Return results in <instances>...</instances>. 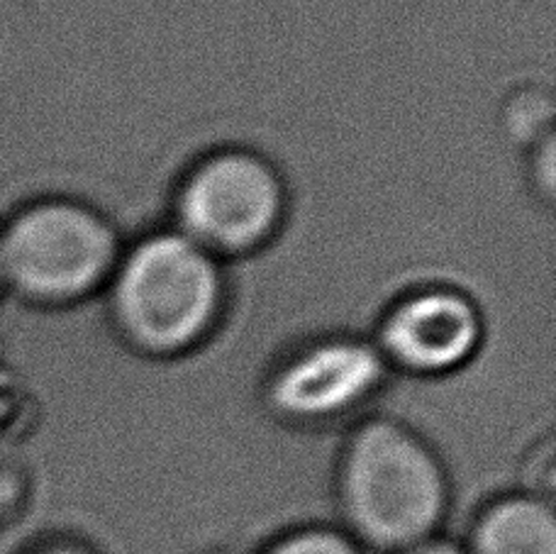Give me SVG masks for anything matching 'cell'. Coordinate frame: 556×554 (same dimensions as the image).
Segmentation results:
<instances>
[{"instance_id":"6da1fadb","label":"cell","mask_w":556,"mask_h":554,"mask_svg":"<svg viewBox=\"0 0 556 554\" xmlns=\"http://www.w3.org/2000/svg\"><path fill=\"white\" fill-rule=\"evenodd\" d=\"M108 289L115 328L152 357L191 352L225 311L220 260L178 230L152 232L123 252Z\"/></svg>"},{"instance_id":"7a4b0ae2","label":"cell","mask_w":556,"mask_h":554,"mask_svg":"<svg viewBox=\"0 0 556 554\" xmlns=\"http://www.w3.org/2000/svg\"><path fill=\"white\" fill-rule=\"evenodd\" d=\"M342 506L362 538L381 547L430 540L446 508L440 459L413 430L393 420L364 423L342 459Z\"/></svg>"},{"instance_id":"3957f363","label":"cell","mask_w":556,"mask_h":554,"mask_svg":"<svg viewBox=\"0 0 556 554\" xmlns=\"http://www.w3.org/2000/svg\"><path fill=\"white\" fill-rule=\"evenodd\" d=\"M121 254L108 217L91 205L52 198L8 223L0 235V279L33 303L72 305L108 286Z\"/></svg>"},{"instance_id":"277c9868","label":"cell","mask_w":556,"mask_h":554,"mask_svg":"<svg viewBox=\"0 0 556 554\" xmlns=\"http://www.w3.org/2000/svg\"><path fill=\"white\" fill-rule=\"evenodd\" d=\"M276 166L250 150H220L186 172L176 193V230L215 260L262 250L286 217Z\"/></svg>"},{"instance_id":"5b68a950","label":"cell","mask_w":556,"mask_h":554,"mask_svg":"<svg viewBox=\"0 0 556 554\" xmlns=\"http://www.w3.org/2000/svg\"><path fill=\"white\" fill-rule=\"evenodd\" d=\"M389 364L374 342L334 335L307 342L278 364L266 403L293 423L344 418L381 391Z\"/></svg>"},{"instance_id":"8992f818","label":"cell","mask_w":556,"mask_h":554,"mask_svg":"<svg viewBox=\"0 0 556 554\" xmlns=\"http://www.w3.org/2000/svg\"><path fill=\"white\" fill-rule=\"evenodd\" d=\"M483 340V318L469 295L454 289H420L386 313L379 348L386 364L420 376L462 369Z\"/></svg>"},{"instance_id":"52a82bcc","label":"cell","mask_w":556,"mask_h":554,"mask_svg":"<svg viewBox=\"0 0 556 554\" xmlns=\"http://www.w3.org/2000/svg\"><path fill=\"white\" fill-rule=\"evenodd\" d=\"M473 554H556V520L547 501L505 499L473 532Z\"/></svg>"},{"instance_id":"ba28073f","label":"cell","mask_w":556,"mask_h":554,"mask_svg":"<svg viewBox=\"0 0 556 554\" xmlns=\"http://www.w3.org/2000/svg\"><path fill=\"white\" fill-rule=\"evenodd\" d=\"M269 554H356V550L337 532L305 530L283 540Z\"/></svg>"},{"instance_id":"9c48e42d","label":"cell","mask_w":556,"mask_h":554,"mask_svg":"<svg viewBox=\"0 0 556 554\" xmlns=\"http://www.w3.org/2000/svg\"><path fill=\"white\" fill-rule=\"evenodd\" d=\"M405 554H466L462 550H456L450 542H432V540H425L420 545L410 547Z\"/></svg>"},{"instance_id":"30bf717a","label":"cell","mask_w":556,"mask_h":554,"mask_svg":"<svg viewBox=\"0 0 556 554\" xmlns=\"http://www.w3.org/2000/svg\"><path fill=\"white\" fill-rule=\"evenodd\" d=\"M47 554H81V552H76V550H66V547H59V550L47 552Z\"/></svg>"}]
</instances>
